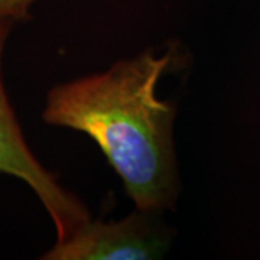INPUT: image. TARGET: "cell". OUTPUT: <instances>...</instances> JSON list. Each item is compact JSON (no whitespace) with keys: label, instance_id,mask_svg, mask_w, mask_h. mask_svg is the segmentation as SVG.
Segmentation results:
<instances>
[{"label":"cell","instance_id":"obj_1","mask_svg":"<svg viewBox=\"0 0 260 260\" xmlns=\"http://www.w3.org/2000/svg\"><path fill=\"white\" fill-rule=\"evenodd\" d=\"M172 52L124 59L102 74L52 88L48 124L80 130L99 145L139 211L171 208L178 194L172 126L175 109L156 97Z\"/></svg>","mask_w":260,"mask_h":260},{"label":"cell","instance_id":"obj_2","mask_svg":"<svg viewBox=\"0 0 260 260\" xmlns=\"http://www.w3.org/2000/svg\"><path fill=\"white\" fill-rule=\"evenodd\" d=\"M16 22L19 19L15 16L0 13V174L18 178L32 188L54 221L56 242H62L90 217L83 203L67 192L35 158L10 106L2 77V59L6 41Z\"/></svg>","mask_w":260,"mask_h":260},{"label":"cell","instance_id":"obj_3","mask_svg":"<svg viewBox=\"0 0 260 260\" xmlns=\"http://www.w3.org/2000/svg\"><path fill=\"white\" fill-rule=\"evenodd\" d=\"M155 213L136 211L114 223L88 220L44 256L51 260H146L160 257L167 236L152 221Z\"/></svg>","mask_w":260,"mask_h":260},{"label":"cell","instance_id":"obj_4","mask_svg":"<svg viewBox=\"0 0 260 260\" xmlns=\"http://www.w3.org/2000/svg\"><path fill=\"white\" fill-rule=\"evenodd\" d=\"M35 0H0V13L12 15L19 20L29 18V8Z\"/></svg>","mask_w":260,"mask_h":260}]
</instances>
